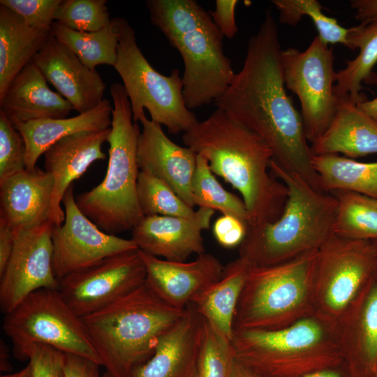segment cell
<instances>
[{
  "instance_id": "6da1fadb",
  "label": "cell",
  "mask_w": 377,
  "mask_h": 377,
  "mask_svg": "<svg viewBox=\"0 0 377 377\" xmlns=\"http://www.w3.org/2000/svg\"><path fill=\"white\" fill-rule=\"evenodd\" d=\"M281 52L277 24L267 10L249 39L242 68L214 103L261 138L279 166L325 192L312 163L302 116L286 91Z\"/></svg>"
},
{
  "instance_id": "7a4b0ae2",
  "label": "cell",
  "mask_w": 377,
  "mask_h": 377,
  "mask_svg": "<svg viewBox=\"0 0 377 377\" xmlns=\"http://www.w3.org/2000/svg\"><path fill=\"white\" fill-rule=\"evenodd\" d=\"M182 140L241 194L248 225L272 223L281 216L288 191L272 174V151L261 138L216 108L184 133Z\"/></svg>"
},
{
  "instance_id": "3957f363",
  "label": "cell",
  "mask_w": 377,
  "mask_h": 377,
  "mask_svg": "<svg viewBox=\"0 0 377 377\" xmlns=\"http://www.w3.org/2000/svg\"><path fill=\"white\" fill-rule=\"evenodd\" d=\"M270 171L286 185L288 196L275 221L247 224L239 257L251 267L276 265L317 251L334 235L337 200L333 194L316 189L273 160Z\"/></svg>"
},
{
  "instance_id": "277c9868",
  "label": "cell",
  "mask_w": 377,
  "mask_h": 377,
  "mask_svg": "<svg viewBox=\"0 0 377 377\" xmlns=\"http://www.w3.org/2000/svg\"><path fill=\"white\" fill-rule=\"evenodd\" d=\"M151 23L181 54L183 96L191 110L214 103L235 73L223 51L221 34L209 14L195 0H148Z\"/></svg>"
},
{
  "instance_id": "5b68a950",
  "label": "cell",
  "mask_w": 377,
  "mask_h": 377,
  "mask_svg": "<svg viewBox=\"0 0 377 377\" xmlns=\"http://www.w3.org/2000/svg\"><path fill=\"white\" fill-rule=\"evenodd\" d=\"M185 309L169 305L145 283L83 320L106 371L129 377L153 355L161 337Z\"/></svg>"
},
{
  "instance_id": "8992f818",
  "label": "cell",
  "mask_w": 377,
  "mask_h": 377,
  "mask_svg": "<svg viewBox=\"0 0 377 377\" xmlns=\"http://www.w3.org/2000/svg\"><path fill=\"white\" fill-rule=\"evenodd\" d=\"M113 102L105 176L96 186L75 197L80 210L101 230L116 235L132 230L145 217L138 200L140 168L137 149L140 127L133 119L123 84L110 88Z\"/></svg>"
},
{
  "instance_id": "52a82bcc",
  "label": "cell",
  "mask_w": 377,
  "mask_h": 377,
  "mask_svg": "<svg viewBox=\"0 0 377 377\" xmlns=\"http://www.w3.org/2000/svg\"><path fill=\"white\" fill-rule=\"evenodd\" d=\"M232 343L260 377H303L344 362L334 332L314 316L277 330H234Z\"/></svg>"
},
{
  "instance_id": "ba28073f",
  "label": "cell",
  "mask_w": 377,
  "mask_h": 377,
  "mask_svg": "<svg viewBox=\"0 0 377 377\" xmlns=\"http://www.w3.org/2000/svg\"><path fill=\"white\" fill-rule=\"evenodd\" d=\"M317 251L288 261L251 267L236 308L234 330H272L313 316Z\"/></svg>"
},
{
  "instance_id": "9c48e42d",
  "label": "cell",
  "mask_w": 377,
  "mask_h": 377,
  "mask_svg": "<svg viewBox=\"0 0 377 377\" xmlns=\"http://www.w3.org/2000/svg\"><path fill=\"white\" fill-rule=\"evenodd\" d=\"M114 20L119 38L114 68L122 80L133 121H140L146 109L151 120L165 126L169 133H186L199 121L186 105L179 70H172L169 75L158 72L142 53L135 30L127 20Z\"/></svg>"
},
{
  "instance_id": "30bf717a",
  "label": "cell",
  "mask_w": 377,
  "mask_h": 377,
  "mask_svg": "<svg viewBox=\"0 0 377 377\" xmlns=\"http://www.w3.org/2000/svg\"><path fill=\"white\" fill-rule=\"evenodd\" d=\"M4 315L3 330L17 358L20 360L29 346L38 343L103 365L83 318L68 306L59 289H38Z\"/></svg>"
},
{
  "instance_id": "8fae6325",
  "label": "cell",
  "mask_w": 377,
  "mask_h": 377,
  "mask_svg": "<svg viewBox=\"0 0 377 377\" xmlns=\"http://www.w3.org/2000/svg\"><path fill=\"white\" fill-rule=\"evenodd\" d=\"M376 269L375 242L332 235L317 251L313 316L332 330Z\"/></svg>"
},
{
  "instance_id": "7c38bea8",
  "label": "cell",
  "mask_w": 377,
  "mask_h": 377,
  "mask_svg": "<svg viewBox=\"0 0 377 377\" xmlns=\"http://www.w3.org/2000/svg\"><path fill=\"white\" fill-rule=\"evenodd\" d=\"M281 61L286 87L300 101L306 136L312 144L326 131L337 111L333 49L316 36L304 51L281 50Z\"/></svg>"
},
{
  "instance_id": "4fadbf2b",
  "label": "cell",
  "mask_w": 377,
  "mask_h": 377,
  "mask_svg": "<svg viewBox=\"0 0 377 377\" xmlns=\"http://www.w3.org/2000/svg\"><path fill=\"white\" fill-rule=\"evenodd\" d=\"M146 269L139 249L114 254L74 272L59 281V291L81 318L93 314L145 283Z\"/></svg>"
},
{
  "instance_id": "5bb4252c",
  "label": "cell",
  "mask_w": 377,
  "mask_h": 377,
  "mask_svg": "<svg viewBox=\"0 0 377 377\" xmlns=\"http://www.w3.org/2000/svg\"><path fill=\"white\" fill-rule=\"evenodd\" d=\"M65 218L52 232V271L59 281L110 256L138 249L134 242L101 230L78 208L73 184L62 199Z\"/></svg>"
},
{
  "instance_id": "9a60e30c",
  "label": "cell",
  "mask_w": 377,
  "mask_h": 377,
  "mask_svg": "<svg viewBox=\"0 0 377 377\" xmlns=\"http://www.w3.org/2000/svg\"><path fill=\"white\" fill-rule=\"evenodd\" d=\"M54 224L46 222L15 233L13 250L0 276V307L6 314L27 295L40 288L59 289L52 271V232Z\"/></svg>"
},
{
  "instance_id": "2e32d148",
  "label": "cell",
  "mask_w": 377,
  "mask_h": 377,
  "mask_svg": "<svg viewBox=\"0 0 377 377\" xmlns=\"http://www.w3.org/2000/svg\"><path fill=\"white\" fill-rule=\"evenodd\" d=\"M215 211L199 207L188 217L145 216L131 230L138 249L172 261H186L205 252L202 232L209 228Z\"/></svg>"
},
{
  "instance_id": "e0dca14e",
  "label": "cell",
  "mask_w": 377,
  "mask_h": 377,
  "mask_svg": "<svg viewBox=\"0 0 377 377\" xmlns=\"http://www.w3.org/2000/svg\"><path fill=\"white\" fill-rule=\"evenodd\" d=\"M140 122L142 126L137 149L140 170L163 181L193 208L192 182L198 155L190 148L172 141L165 134L161 125L149 119L145 114Z\"/></svg>"
},
{
  "instance_id": "ac0fdd59",
  "label": "cell",
  "mask_w": 377,
  "mask_h": 377,
  "mask_svg": "<svg viewBox=\"0 0 377 377\" xmlns=\"http://www.w3.org/2000/svg\"><path fill=\"white\" fill-rule=\"evenodd\" d=\"M32 62L79 114L94 109L103 101L106 84L99 73L84 65L52 34Z\"/></svg>"
},
{
  "instance_id": "d6986e66",
  "label": "cell",
  "mask_w": 377,
  "mask_h": 377,
  "mask_svg": "<svg viewBox=\"0 0 377 377\" xmlns=\"http://www.w3.org/2000/svg\"><path fill=\"white\" fill-rule=\"evenodd\" d=\"M146 269L145 284L163 301L185 309L201 290L222 276L224 266L209 253L191 262L172 261L139 249Z\"/></svg>"
},
{
  "instance_id": "ffe728a7",
  "label": "cell",
  "mask_w": 377,
  "mask_h": 377,
  "mask_svg": "<svg viewBox=\"0 0 377 377\" xmlns=\"http://www.w3.org/2000/svg\"><path fill=\"white\" fill-rule=\"evenodd\" d=\"M332 331L351 371L358 377H372L377 363L376 272Z\"/></svg>"
},
{
  "instance_id": "44dd1931",
  "label": "cell",
  "mask_w": 377,
  "mask_h": 377,
  "mask_svg": "<svg viewBox=\"0 0 377 377\" xmlns=\"http://www.w3.org/2000/svg\"><path fill=\"white\" fill-rule=\"evenodd\" d=\"M204 319L189 304L160 338L153 355L129 377H195Z\"/></svg>"
},
{
  "instance_id": "7402d4cb",
  "label": "cell",
  "mask_w": 377,
  "mask_h": 377,
  "mask_svg": "<svg viewBox=\"0 0 377 377\" xmlns=\"http://www.w3.org/2000/svg\"><path fill=\"white\" fill-rule=\"evenodd\" d=\"M110 129L83 131L68 135L50 146L43 154L45 171L54 181L52 213L54 226H61L65 213L61 203L66 190L95 161L105 160L102 146L107 142Z\"/></svg>"
},
{
  "instance_id": "603a6c76",
  "label": "cell",
  "mask_w": 377,
  "mask_h": 377,
  "mask_svg": "<svg viewBox=\"0 0 377 377\" xmlns=\"http://www.w3.org/2000/svg\"><path fill=\"white\" fill-rule=\"evenodd\" d=\"M53 189L50 174L38 167L13 175L0 183V216L15 232L53 222Z\"/></svg>"
},
{
  "instance_id": "cb8c5ba5",
  "label": "cell",
  "mask_w": 377,
  "mask_h": 377,
  "mask_svg": "<svg viewBox=\"0 0 377 377\" xmlns=\"http://www.w3.org/2000/svg\"><path fill=\"white\" fill-rule=\"evenodd\" d=\"M0 110L13 125L43 119L66 118L73 109L59 93L52 91L44 75L33 63L10 82L0 98Z\"/></svg>"
},
{
  "instance_id": "d4e9b609",
  "label": "cell",
  "mask_w": 377,
  "mask_h": 377,
  "mask_svg": "<svg viewBox=\"0 0 377 377\" xmlns=\"http://www.w3.org/2000/svg\"><path fill=\"white\" fill-rule=\"evenodd\" d=\"M311 151L312 155L342 154L350 158L377 154V121L348 96L337 97L335 115Z\"/></svg>"
},
{
  "instance_id": "484cf974",
  "label": "cell",
  "mask_w": 377,
  "mask_h": 377,
  "mask_svg": "<svg viewBox=\"0 0 377 377\" xmlns=\"http://www.w3.org/2000/svg\"><path fill=\"white\" fill-rule=\"evenodd\" d=\"M112 109L111 102L104 98L94 109L72 117L43 119L14 124L26 144V169H35L39 157L50 146L68 135L110 128Z\"/></svg>"
},
{
  "instance_id": "4316f807",
  "label": "cell",
  "mask_w": 377,
  "mask_h": 377,
  "mask_svg": "<svg viewBox=\"0 0 377 377\" xmlns=\"http://www.w3.org/2000/svg\"><path fill=\"white\" fill-rule=\"evenodd\" d=\"M249 269V263L240 257L230 261L224 266L221 278L201 290L191 302L204 320L230 341L236 308Z\"/></svg>"
},
{
  "instance_id": "83f0119b",
  "label": "cell",
  "mask_w": 377,
  "mask_h": 377,
  "mask_svg": "<svg viewBox=\"0 0 377 377\" xmlns=\"http://www.w3.org/2000/svg\"><path fill=\"white\" fill-rule=\"evenodd\" d=\"M51 34V31L31 27L17 14L0 5V98Z\"/></svg>"
},
{
  "instance_id": "f1b7e54d",
  "label": "cell",
  "mask_w": 377,
  "mask_h": 377,
  "mask_svg": "<svg viewBox=\"0 0 377 377\" xmlns=\"http://www.w3.org/2000/svg\"><path fill=\"white\" fill-rule=\"evenodd\" d=\"M347 40V47L358 49L359 54L337 72L334 92L337 97L348 96L357 104L365 101L360 93L362 82L374 79L372 71L377 64V18L350 28Z\"/></svg>"
},
{
  "instance_id": "f546056e",
  "label": "cell",
  "mask_w": 377,
  "mask_h": 377,
  "mask_svg": "<svg viewBox=\"0 0 377 377\" xmlns=\"http://www.w3.org/2000/svg\"><path fill=\"white\" fill-rule=\"evenodd\" d=\"M312 163L325 192L342 190L377 198V161L325 154L313 155Z\"/></svg>"
},
{
  "instance_id": "4dcf8cb0",
  "label": "cell",
  "mask_w": 377,
  "mask_h": 377,
  "mask_svg": "<svg viewBox=\"0 0 377 377\" xmlns=\"http://www.w3.org/2000/svg\"><path fill=\"white\" fill-rule=\"evenodd\" d=\"M51 33L91 70L103 64L114 67L117 62L119 38L114 19L109 26L94 32L77 31L54 22Z\"/></svg>"
},
{
  "instance_id": "1f68e13d",
  "label": "cell",
  "mask_w": 377,
  "mask_h": 377,
  "mask_svg": "<svg viewBox=\"0 0 377 377\" xmlns=\"http://www.w3.org/2000/svg\"><path fill=\"white\" fill-rule=\"evenodd\" d=\"M330 193L337 200L334 235L377 242V198L342 190Z\"/></svg>"
},
{
  "instance_id": "d6a6232c",
  "label": "cell",
  "mask_w": 377,
  "mask_h": 377,
  "mask_svg": "<svg viewBox=\"0 0 377 377\" xmlns=\"http://www.w3.org/2000/svg\"><path fill=\"white\" fill-rule=\"evenodd\" d=\"M197 155L192 182L195 206L219 211L223 215L233 216L248 223L249 215L242 199L226 190L210 170L207 160L202 155Z\"/></svg>"
},
{
  "instance_id": "836d02e7",
  "label": "cell",
  "mask_w": 377,
  "mask_h": 377,
  "mask_svg": "<svg viewBox=\"0 0 377 377\" xmlns=\"http://www.w3.org/2000/svg\"><path fill=\"white\" fill-rule=\"evenodd\" d=\"M272 3L279 12V22L296 26L304 16L313 21L320 40L327 45H348L350 28L339 24L335 18L326 15L323 6L316 0H273Z\"/></svg>"
},
{
  "instance_id": "e575fe53",
  "label": "cell",
  "mask_w": 377,
  "mask_h": 377,
  "mask_svg": "<svg viewBox=\"0 0 377 377\" xmlns=\"http://www.w3.org/2000/svg\"><path fill=\"white\" fill-rule=\"evenodd\" d=\"M137 191L145 216L188 217L195 213L170 186L147 172L140 170Z\"/></svg>"
},
{
  "instance_id": "d590c367",
  "label": "cell",
  "mask_w": 377,
  "mask_h": 377,
  "mask_svg": "<svg viewBox=\"0 0 377 377\" xmlns=\"http://www.w3.org/2000/svg\"><path fill=\"white\" fill-rule=\"evenodd\" d=\"M236 362L232 341L204 320L195 377H232Z\"/></svg>"
},
{
  "instance_id": "8d00e7d4",
  "label": "cell",
  "mask_w": 377,
  "mask_h": 377,
  "mask_svg": "<svg viewBox=\"0 0 377 377\" xmlns=\"http://www.w3.org/2000/svg\"><path fill=\"white\" fill-rule=\"evenodd\" d=\"M106 0H61L54 22L81 32H94L112 22Z\"/></svg>"
},
{
  "instance_id": "74e56055",
  "label": "cell",
  "mask_w": 377,
  "mask_h": 377,
  "mask_svg": "<svg viewBox=\"0 0 377 377\" xmlns=\"http://www.w3.org/2000/svg\"><path fill=\"white\" fill-rule=\"evenodd\" d=\"M26 154L23 137L0 110V183L26 169Z\"/></svg>"
},
{
  "instance_id": "f35d334b",
  "label": "cell",
  "mask_w": 377,
  "mask_h": 377,
  "mask_svg": "<svg viewBox=\"0 0 377 377\" xmlns=\"http://www.w3.org/2000/svg\"><path fill=\"white\" fill-rule=\"evenodd\" d=\"M20 360H29L32 377H66L65 353L43 343H33L23 351Z\"/></svg>"
},
{
  "instance_id": "ab89813d",
  "label": "cell",
  "mask_w": 377,
  "mask_h": 377,
  "mask_svg": "<svg viewBox=\"0 0 377 377\" xmlns=\"http://www.w3.org/2000/svg\"><path fill=\"white\" fill-rule=\"evenodd\" d=\"M61 0H1L3 6L20 16L31 27L51 31Z\"/></svg>"
},
{
  "instance_id": "60d3db41",
  "label": "cell",
  "mask_w": 377,
  "mask_h": 377,
  "mask_svg": "<svg viewBox=\"0 0 377 377\" xmlns=\"http://www.w3.org/2000/svg\"><path fill=\"white\" fill-rule=\"evenodd\" d=\"M213 235L216 242L227 249L239 246L247 232V223L230 215H222L214 223Z\"/></svg>"
},
{
  "instance_id": "b9f144b4",
  "label": "cell",
  "mask_w": 377,
  "mask_h": 377,
  "mask_svg": "<svg viewBox=\"0 0 377 377\" xmlns=\"http://www.w3.org/2000/svg\"><path fill=\"white\" fill-rule=\"evenodd\" d=\"M237 0H216L215 9L209 11L213 22L223 36L232 38L238 31L235 22Z\"/></svg>"
},
{
  "instance_id": "7bdbcfd3",
  "label": "cell",
  "mask_w": 377,
  "mask_h": 377,
  "mask_svg": "<svg viewBox=\"0 0 377 377\" xmlns=\"http://www.w3.org/2000/svg\"><path fill=\"white\" fill-rule=\"evenodd\" d=\"M99 364L82 356L65 353L66 377H100Z\"/></svg>"
},
{
  "instance_id": "ee69618b",
  "label": "cell",
  "mask_w": 377,
  "mask_h": 377,
  "mask_svg": "<svg viewBox=\"0 0 377 377\" xmlns=\"http://www.w3.org/2000/svg\"><path fill=\"white\" fill-rule=\"evenodd\" d=\"M15 233L5 219L0 216V276L4 272L10 258Z\"/></svg>"
},
{
  "instance_id": "f6af8a7d",
  "label": "cell",
  "mask_w": 377,
  "mask_h": 377,
  "mask_svg": "<svg viewBox=\"0 0 377 377\" xmlns=\"http://www.w3.org/2000/svg\"><path fill=\"white\" fill-rule=\"evenodd\" d=\"M350 6L355 10V18L361 22L377 18V0H352Z\"/></svg>"
},
{
  "instance_id": "bcb514c9",
  "label": "cell",
  "mask_w": 377,
  "mask_h": 377,
  "mask_svg": "<svg viewBox=\"0 0 377 377\" xmlns=\"http://www.w3.org/2000/svg\"><path fill=\"white\" fill-rule=\"evenodd\" d=\"M303 377H358L355 375L345 362L331 368L316 371Z\"/></svg>"
},
{
  "instance_id": "7dc6e473",
  "label": "cell",
  "mask_w": 377,
  "mask_h": 377,
  "mask_svg": "<svg viewBox=\"0 0 377 377\" xmlns=\"http://www.w3.org/2000/svg\"><path fill=\"white\" fill-rule=\"evenodd\" d=\"M357 106L367 114L377 121V97L357 103Z\"/></svg>"
},
{
  "instance_id": "c3c4849f",
  "label": "cell",
  "mask_w": 377,
  "mask_h": 377,
  "mask_svg": "<svg viewBox=\"0 0 377 377\" xmlns=\"http://www.w3.org/2000/svg\"><path fill=\"white\" fill-rule=\"evenodd\" d=\"M232 377H260L237 360Z\"/></svg>"
},
{
  "instance_id": "681fc988",
  "label": "cell",
  "mask_w": 377,
  "mask_h": 377,
  "mask_svg": "<svg viewBox=\"0 0 377 377\" xmlns=\"http://www.w3.org/2000/svg\"><path fill=\"white\" fill-rule=\"evenodd\" d=\"M8 348L6 343L1 340L0 343V353H1V370L8 371L10 368L8 363Z\"/></svg>"
},
{
  "instance_id": "f907efd6",
  "label": "cell",
  "mask_w": 377,
  "mask_h": 377,
  "mask_svg": "<svg viewBox=\"0 0 377 377\" xmlns=\"http://www.w3.org/2000/svg\"><path fill=\"white\" fill-rule=\"evenodd\" d=\"M1 377H32V375L30 366L28 364L24 368L16 373L5 374Z\"/></svg>"
},
{
  "instance_id": "816d5d0a",
  "label": "cell",
  "mask_w": 377,
  "mask_h": 377,
  "mask_svg": "<svg viewBox=\"0 0 377 377\" xmlns=\"http://www.w3.org/2000/svg\"><path fill=\"white\" fill-rule=\"evenodd\" d=\"M372 377H377V363L374 370Z\"/></svg>"
},
{
  "instance_id": "f5cc1de1",
  "label": "cell",
  "mask_w": 377,
  "mask_h": 377,
  "mask_svg": "<svg viewBox=\"0 0 377 377\" xmlns=\"http://www.w3.org/2000/svg\"><path fill=\"white\" fill-rule=\"evenodd\" d=\"M102 377H114L113 376H112L111 374H110L109 373H108L107 371H105L103 376Z\"/></svg>"
},
{
  "instance_id": "db71d44e",
  "label": "cell",
  "mask_w": 377,
  "mask_h": 377,
  "mask_svg": "<svg viewBox=\"0 0 377 377\" xmlns=\"http://www.w3.org/2000/svg\"><path fill=\"white\" fill-rule=\"evenodd\" d=\"M376 242V247H377V242Z\"/></svg>"
}]
</instances>
